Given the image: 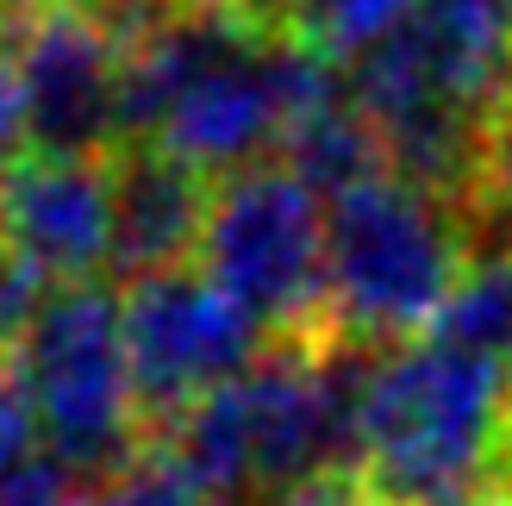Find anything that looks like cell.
<instances>
[{
	"label": "cell",
	"mask_w": 512,
	"mask_h": 506,
	"mask_svg": "<svg viewBox=\"0 0 512 506\" xmlns=\"http://www.w3.org/2000/svg\"><path fill=\"white\" fill-rule=\"evenodd\" d=\"M413 13H419V0H294L288 25L306 44H319L331 63H363Z\"/></svg>",
	"instance_id": "8fae6325"
},
{
	"label": "cell",
	"mask_w": 512,
	"mask_h": 506,
	"mask_svg": "<svg viewBox=\"0 0 512 506\" xmlns=\"http://www.w3.org/2000/svg\"><path fill=\"white\" fill-rule=\"evenodd\" d=\"M200 269L263 325L269 344L331 338L325 325V200L288 163L238 169L213 188Z\"/></svg>",
	"instance_id": "5b68a950"
},
{
	"label": "cell",
	"mask_w": 512,
	"mask_h": 506,
	"mask_svg": "<svg viewBox=\"0 0 512 506\" xmlns=\"http://www.w3.org/2000/svg\"><path fill=\"white\" fill-rule=\"evenodd\" d=\"M25 138L50 157H100L113 163L132 144L125 113V44L94 19L82 0H44L13 19L7 38Z\"/></svg>",
	"instance_id": "8992f818"
},
{
	"label": "cell",
	"mask_w": 512,
	"mask_h": 506,
	"mask_svg": "<svg viewBox=\"0 0 512 506\" xmlns=\"http://www.w3.org/2000/svg\"><path fill=\"white\" fill-rule=\"evenodd\" d=\"M431 332L488 363H512V244L475 250Z\"/></svg>",
	"instance_id": "30bf717a"
},
{
	"label": "cell",
	"mask_w": 512,
	"mask_h": 506,
	"mask_svg": "<svg viewBox=\"0 0 512 506\" xmlns=\"http://www.w3.org/2000/svg\"><path fill=\"white\" fill-rule=\"evenodd\" d=\"M119 313H125V357H132V382L150 432L182 419L225 382H238L269 350L263 325L225 288H213L207 269L138 275L119 294Z\"/></svg>",
	"instance_id": "52a82bcc"
},
{
	"label": "cell",
	"mask_w": 512,
	"mask_h": 506,
	"mask_svg": "<svg viewBox=\"0 0 512 506\" xmlns=\"http://www.w3.org/2000/svg\"><path fill=\"white\" fill-rule=\"evenodd\" d=\"M419 506H512V482L494 475V482H475V488H450L438 500H419Z\"/></svg>",
	"instance_id": "2e32d148"
},
{
	"label": "cell",
	"mask_w": 512,
	"mask_h": 506,
	"mask_svg": "<svg viewBox=\"0 0 512 506\" xmlns=\"http://www.w3.org/2000/svg\"><path fill=\"white\" fill-rule=\"evenodd\" d=\"M19 138H25V107H19L13 57H7V44H0V169L19 157Z\"/></svg>",
	"instance_id": "9a60e30c"
},
{
	"label": "cell",
	"mask_w": 512,
	"mask_h": 506,
	"mask_svg": "<svg viewBox=\"0 0 512 506\" xmlns=\"http://www.w3.org/2000/svg\"><path fill=\"white\" fill-rule=\"evenodd\" d=\"M263 506H388L356 469H331V475H313V482H300L288 494H275Z\"/></svg>",
	"instance_id": "5bb4252c"
},
{
	"label": "cell",
	"mask_w": 512,
	"mask_h": 506,
	"mask_svg": "<svg viewBox=\"0 0 512 506\" xmlns=\"http://www.w3.org/2000/svg\"><path fill=\"white\" fill-rule=\"evenodd\" d=\"M369 357L344 338L269 344L238 382H225L157 432L225 500L288 494L313 475L356 469V407Z\"/></svg>",
	"instance_id": "6da1fadb"
},
{
	"label": "cell",
	"mask_w": 512,
	"mask_h": 506,
	"mask_svg": "<svg viewBox=\"0 0 512 506\" xmlns=\"http://www.w3.org/2000/svg\"><path fill=\"white\" fill-rule=\"evenodd\" d=\"M13 375L38 413L44 444L88 482L113 475L144 444V407L125 357V313L119 294L100 282L50 288L38 319L13 350Z\"/></svg>",
	"instance_id": "277c9868"
},
{
	"label": "cell",
	"mask_w": 512,
	"mask_h": 506,
	"mask_svg": "<svg viewBox=\"0 0 512 506\" xmlns=\"http://www.w3.org/2000/svg\"><path fill=\"white\" fill-rule=\"evenodd\" d=\"M469 207L400 169L325 200V325L344 344H406L438 325L469 269Z\"/></svg>",
	"instance_id": "3957f363"
},
{
	"label": "cell",
	"mask_w": 512,
	"mask_h": 506,
	"mask_svg": "<svg viewBox=\"0 0 512 506\" xmlns=\"http://www.w3.org/2000/svg\"><path fill=\"white\" fill-rule=\"evenodd\" d=\"M0 250L50 288L113 263V163L25 150L0 169Z\"/></svg>",
	"instance_id": "ba28073f"
},
{
	"label": "cell",
	"mask_w": 512,
	"mask_h": 506,
	"mask_svg": "<svg viewBox=\"0 0 512 506\" xmlns=\"http://www.w3.org/2000/svg\"><path fill=\"white\" fill-rule=\"evenodd\" d=\"M213 188L219 182H207L169 150L125 144L113 157V269H125L132 282L188 269V257H200V238H207Z\"/></svg>",
	"instance_id": "9c48e42d"
},
{
	"label": "cell",
	"mask_w": 512,
	"mask_h": 506,
	"mask_svg": "<svg viewBox=\"0 0 512 506\" xmlns=\"http://www.w3.org/2000/svg\"><path fill=\"white\" fill-rule=\"evenodd\" d=\"M44 450H50V444H38V413H32V400H25L13 363H0V500H7V488L44 457Z\"/></svg>",
	"instance_id": "4fadbf2b"
},
{
	"label": "cell",
	"mask_w": 512,
	"mask_h": 506,
	"mask_svg": "<svg viewBox=\"0 0 512 506\" xmlns=\"http://www.w3.org/2000/svg\"><path fill=\"white\" fill-rule=\"evenodd\" d=\"M469 219H500L512 238V100L488 119V138H481V169L469 188Z\"/></svg>",
	"instance_id": "7c38bea8"
},
{
	"label": "cell",
	"mask_w": 512,
	"mask_h": 506,
	"mask_svg": "<svg viewBox=\"0 0 512 506\" xmlns=\"http://www.w3.org/2000/svg\"><path fill=\"white\" fill-rule=\"evenodd\" d=\"M32 7H44V0H0V13H7V19H19V13H32Z\"/></svg>",
	"instance_id": "ac0fdd59"
},
{
	"label": "cell",
	"mask_w": 512,
	"mask_h": 506,
	"mask_svg": "<svg viewBox=\"0 0 512 506\" xmlns=\"http://www.w3.org/2000/svg\"><path fill=\"white\" fill-rule=\"evenodd\" d=\"M500 475L512 482V394H506V463H500Z\"/></svg>",
	"instance_id": "e0dca14e"
},
{
	"label": "cell",
	"mask_w": 512,
	"mask_h": 506,
	"mask_svg": "<svg viewBox=\"0 0 512 506\" xmlns=\"http://www.w3.org/2000/svg\"><path fill=\"white\" fill-rule=\"evenodd\" d=\"M506 394V363H488L438 332L394 344L363 375L356 475L388 506L494 482L506 463Z\"/></svg>",
	"instance_id": "7a4b0ae2"
}]
</instances>
